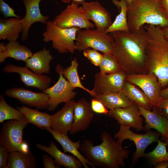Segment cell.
<instances>
[{"mask_svg": "<svg viewBox=\"0 0 168 168\" xmlns=\"http://www.w3.org/2000/svg\"><path fill=\"white\" fill-rule=\"evenodd\" d=\"M17 109L24 114L29 123L41 129L50 128L51 115L49 114L25 105L18 107Z\"/></svg>", "mask_w": 168, "mask_h": 168, "instance_id": "obj_28", "label": "cell"}, {"mask_svg": "<svg viewBox=\"0 0 168 168\" xmlns=\"http://www.w3.org/2000/svg\"><path fill=\"white\" fill-rule=\"evenodd\" d=\"M127 76L123 70L110 74L96 73L94 76L92 91L96 94L122 91Z\"/></svg>", "mask_w": 168, "mask_h": 168, "instance_id": "obj_12", "label": "cell"}, {"mask_svg": "<svg viewBox=\"0 0 168 168\" xmlns=\"http://www.w3.org/2000/svg\"><path fill=\"white\" fill-rule=\"evenodd\" d=\"M141 115L144 117L146 124L145 130L153 128L156 130L164 138H168V119L164 117L153 107L152 111L140 106H138Z\"/></svg>", "mask_w": 168, "mask_h": 168, "instance_id": "obj_20", "label": "cell"}, {"mask_svg": "<svg viewBox=\"0 0 168 168\" xmlns=\"http://www.w3.org/2000/svg\"><path fill=\"white\" fill-rule=\"evenodd\" d=\"M0 11L5 18L21 17V16L17 15L15 13V10L3 0H0Z\"/></svg>", "mask_w": 168, "mask_h": 168, "instance_id": "obj_36", "label": "cell"}, {"mask_svg": "<svg viewBox=\"0 0 168 168\" xmlns=\"http://www.w3.org/2000/svg\"><path fill=\"white\" fill-rule=\"evenodd\" d=\"M167 142H168V138H167Z\"/></svg>", "mask_w": 168, "mask_h": 168, "instance_id": "obj_48", "label": "cell"}, {"mask_svg": "<svg viewBox=\"0 0 168 168\" xmlns=\"http://www.w3.org/2000/svg\"><path fill=\"white\" fill-rule=\"evenodd\" d=\"M43 162L44 167L45 168H58L55 160L51 157L46 155H44L43 157Z\"/></svg>", "mask_w": 168, "mask_h": 168, "instance_id": "obj_39", "label": "cell"}, {"mask_svg": "<svg viewBox=\"0 0 168 168\" xmlns=\"http://www.w3.org/2000/svg\"><path fill=\"white\" fill-rule=\"evenodd\" d=\"M75 42L77 50L79 51L91 48L103 54H112V36L96 29L80 30L77 33Z\"/></svg>", "mask_w": 168, "mask_h": 168, "instance_id": "obj_7", "label": "cell"}, {"mask_svg": "<svg viewBox=\"0 0 168 168\" xmlns=\"http://www.w3.org/2000/svg\"><path fill=\"white\" fill-rule=\"evenodd\" d=\"M99 67L100 72L103 74L112 73L123 70L112 54H103Z\"/></svg>", "mask_w": 168, "mask_h": 168, "instance_id": "obj_33", "label": "cell"}, {"mask_svg": "<svg viewBox=\"0 0 168 168\" xmlns=\"http://www.w3.org/2000/svg\"><path fill=\"white\" fill-rule=\"evenodd\" d=\"M31 51L27 47L15 41H9L5 44H0V63L4 62L8 58L25 62L33 54Z\"/></svg>", "mask_w": 168, "mask_h": 168, "instance_id": "obj_21", "label": "cell"}, {"mask_svg": "<svg viewBox=\"0 0 168 168\" xmlns=\"http://www.w3.org/2000/svg\"><path fill=\"white\" fill-rule=\"evenodd\" d=\"M85 0H60L61 2L64 3L69 4L73 2L78 5L81 4L82 3L85 1Z\"/></svg>", "mask_w": 168, "mask_h": 168, "instance_id": "obj_44", "label": "cell"}, {"mask_svg": "<svg viewBox=\"0 0 168 168\" xmlns=\"http://www.w3.org/2000/svg\"><path fill=\"white\" fill-rule=\"evenodd\" d=\"M75 102L72 100L65 103L62 108L51 115V128L59 133L67 135L73 122Z\"/></svg>", "mask_w": 168, "mask_h": 168, "instance_id": "obj_18", "label": "cell"}, {"mask_svg": "<svg viewBox=\"0 0 168 168\" xmlns=\"http://www.w3.org/2000/svg\"><path fill=\"white\" fill-rule=\"evenodd\" d=\"M78 63L77 59L74 58L71 62L70 65L63 70L62 72L64 77L67 79L75 88H79L86 91L93 97L96 94L92 90L86 88L83 85L80 80L78 73Z\"/></svg>", "mask_w": 168, "mask_h": 168, "instance_id": "obj_31", "label": "cell"}, {"mask_svg": "<svg viewBox=\"0 0 168 168\" xmlns=\"http://www.w3.org/2000/svg\"><path fill=\"white\" fill-rule=\"evenodd\" d=\"M5 94L22 104L39 109L47 108L48 106L49 96L43 91L36 92L23 88L14 87L6 90Z\"/></svg>", "mask_w": 168, "mask_h": 168, "instance_id": "obj_14", "label": "cell"}, {"mask_svg": "<svg viewBox=\"0 0 168 168\" xmlns=\"http://www.w3.org/2000/svg\"><path fill=\"white\" fill-rule=\"evenodd\" d=\"M80 29L76 27L62 28L53 21L49 20L42 34L43 40L45 42H51L53 48L60 53H73L77 50L76 38L77 31Z\"/></svg>", "mask_w": 168, "mask_h": 168, "instance_id": "obj_5", "label": "cell"}, {"mask_svg": "<svg viewBox=\"0 0 168 168\" xmlns=\"http://www.w3.org/2000/svg\"><path fill=\"white\" fill-rule=\"evenodd\" d=\"M160 1L164 11L168 15V0H160Z\"/></svg>", "mask_w": 168, "mask_h": 168, "instance_id": "obj_41", "label": "cell"}, {"mask_svg": "<svg viewBox=\"0 0 168 168\" xmlns=\"http://www.w3.org/2000/svg\"><path fill=\"white\" fill-rule=\"evenodd\" d=\"M42 0H22L25 7L26 13L22 18L23 30L21 40L24 41L27 39L28 32L31 26L36 22L46 24L49 21V16H45L41 13L40 3Z\"/></svg>", "mask_w": 168, "mask_h": 168, "instance_id": "obj_19", "label": "cell"}, {"mask_svg": "<svg viewBox=\"0 0 168 168\" xmlns=\"http://www.w3.org/2000/svg\"><path fill=\"white\" fill-rule=\"evenodd\" d=\"M36 146L52 156L59 167L61 165L67 168H81L83 166L82 163L77 158L73 155H68L63 152L52 142H50L49 146L39 143L37 144Z\"/></svg>", "mask_w": 168, "mask_h": 168, "instance_id": "obj_22", "label": "cell"}, {"mask_svg": "<svg viewBox=\"0 0 168 168\" xmlns=\"http://www.w3.org/2000/svg\"><path fill=\"white\" fill-rule=\"evenodd\" d=\"M110 34L114 39L112 54L126 74L148 72L146 48L148 35L144 26L134 32Z\"/></svg>", "mask_w": 168, "mask_h": 168, "instance_id": "obj_1", "label": "cell"}, {"mask_svg": "<svg viewBox=\"0 0 168 168\" xmlns=\"http://www.w3.org/2000/svg\"><path fill=\"white\" fill-rule=\"evenodd\" d=\"M28 123L26 119L11 120L4 123L0 131V145L5 147L10 152H29V145L22 138L23 129Z\"/></svg>", "mask_w": 168, "mask_h": 168, "instance_id": "obj_6", "label": "cell"}, {"mask_svg": "<svg viewBox=\"0 0 168 168\" xmlns=\"http://www.w3.org/2000/svg\"><path fill=\"white\" fill-rule=\"evenodd\" d=\"M160 94L162 99H168V87L162 90H161Z\"/></svg>", "mask_w": 168, "mask_h": 168, "instance_id": "obj_43", "label": "cell"}, {"mask_svg": "<svg viewBox=\"0 0 168 168\" xmlns=\"http://www.w3.org/2000/svg\"><path fill=\"white\" fill-rule=\"evenodd\" d=\"M51 133L54 138L62 146L64 152H68L77 158L82 163L85 168H88V165L92 167L91 163L80 152L81 141L74 142L68 137L67 135L59 133L50 128L45 129Z\"/></svg>", "mask_w": 168, "mask_h": 168, "instance_id": "obj_23", "label": "cell"}, {"mask_svg": "<svg viewBox=\"0 0 168 168\" xmlns=\"http://www.w3.org/2000/svg\"><path fill=\"white\" fill-rule=\"evenodd\" d=\"M148 35L146 48L148 72L157 77L161 87L168 85V41L161 28L152 25L144 26Z\"/></svg>", "mask_w": 168, "mask_h": 168, "instance_id": "obj_3", "label": "cell"}, {"mask_svg": "<svg viewBox=\"0 0 168 168\" xmlns=\"http://www.w3.org/2000/svg\"><path fill=\"white\" fill-rule=\"evenodd\" d=\"M54 58L50 50L44 48L33 53L25 62L26 66L37 74L48 73L50 71V63Z\"/></svg>", "mask_w": 168, "mask_h": 168, "instance_id": "obj_24", "label": "cell"}, {"mask_svg": "<svg viewBox=\"0 0 168 168\" xmlns=\"http://www.w3.org/2000/svg\"><path fill=\"white\" fill-rule=\"evenodd\" d=\"M81 4L87 17L94 22L96 29L105 32L112 24L110 12L98 0L84 1Z\"/></svg>", "mask_w": 168, "mask_h": 168, "instance_id": "obj_15", "label": "cell"}, {"mask_svg": "<svg viewBox=\"0 0 168 168\" xmlns=\"http://www.w3.org/2000/svg\"><path fill=\"white\" fill-rule=\"evenodd\" d=\"M127 21L129 31L139 30L145 24L168 27V15L160 0H134L128 6Z\"/></svg>", "mask_w": 168, "mask_h": 168, "instance_id": "obj_4", "label": "cell"}, {"mask_svg": "<svg viewBox=\"0 0 168 168\" xmlns=\"http://www.w3.org/2000/svg\"><path fill=\"white\" fill-rule=\"evenodd\" d=\"M165 111L166 113V114L167 116L168 117V110H165Z\"/></svg>", "mask_w": 168, "mask_h": 168, "instance_id": "obj_47", "label": "cell"}, {"mask_svg": "<svg viewBox=\"0 0 168 168\" xmlns=\"http://www.w3.org/2000/svg\"><path fill=\"white\" fill-rule=\"evenodd\" d=\"M127 4V6H129L132 4L134 0H125Z\"/></svg>", "mask_w": 168, "mask_h": 168, "instance_id": "obj_46", "label": "cell"}, {"mask_svg": "<svg viewBox=\"0 0 168 168\" xmlns=\"http://www.w3.org/2000/svg\"><path fill=\"white\" fill-rule=\"evenodd\" d=\"M34 155L30 151L10 152L7 163L4 168H32L36 167Z\"/></svg>", "mask_w": 168, "mask_h": 168, "instance_id": "obj_29", "label": "cell"}, {"mask_svg": "<svg viewBox=\"0 0 168 168\" xmlns=\"http://www.w3.org/2000/svg\"><path fill=\"white\" fill-rule=\"evenodd\" d=\"M126 80L141 89L149 98L153 107L159 108L163 99L160 94L161 86L154 74L148 72L128 75Z\"/></svg>", "mask_w": 168, "mask_h": 168, "instance_id": "obj_11", "label": "cell"}, {"mask_svg": "<svg viewBox=\"0 0 168 168\" xmlns=\"http://www.w3.org/2000/svg\"><path fill=\"white\" fill-rule=\"evenodd\" d=\"M158 108L168 110V99H162Z\"/></svg>", "mask_w": 168, "mask_h": 168, "instance_id": "obj_40", "label": "cell"}, {"mask_svg": "<svg viewBox=\"0 0 168 168\" xmlns=\"http://www.w3.org/2000/svg\"><path fill=\"white\" fill-rule=\"evenodd\" d=\"M164 37L168 41V27L161 28Z\"/></svg>", "mask_w": 168, "mask_h": 168, "instance_id": "obj_45", "label": "cell"}, {"mask_svg": "<svg viewBox=\"0 0 168 168\" xmlns=\"http://www.w3.org/2000/svg\"><path fill=\"white\" fill-rule=\"evenodd\" d=\"M92 109L94 112L98 114H108V111L104 105L99 100L92 99L91 103Z\"/></svg>", "mask_w": 168, "mask_h": 168, "instance_id": "obj_37", "label": "cell"}, {"mask_svg": "<svg viewBox=\"0 0 168 168\" xmlns=\"http://www.w3.org/2000/svg\"><path fill=\"white\" fill-rule=\"evenodd\" d=\"M8 150L5 147L0 146V168H4L7 163L9 153Z\"/></svg>", "mask_w": 168, "mask_h": 168, "instance_id": "obj_38", "label": "cell"}, {"mask_svg": "<svg viewBox=\"0 0 168 168\" xmlns=\"http://www.w3.org/2000/svg\"><path fill=\"white\" fill-rule=\"evenodd\" d=\"M3 71L8 73H18L21 80L26 86L35 88L42 91L49 87L51 81L50 77L35 73L26 66L22 67L9 64L4 68Z\"/></svg>", "mask_w": 168, "mask_h": 168, "instance_id": "obj_13", "label": "cell"}, {"mask_svg": "<svg viewBox=\"0 0 168 168\" xmlns=\"http://www.w3.org/2000/svg\"><path fill=\"white\" fill-rule=\"evenodd\" d=\"M93 97L101 102L106 108L111 111L128 107L133 103L122 91L96 94Z\"/></svg>", "mask_w": 168, "mask_h": 168, "instance_id": "obj_26", "label": "cell"}, {"mask_svg": "<svg viewBox=\"0 0 168 168\" xmlns=\"http://www.w3.org/2000/svg\"><path fill=\"white\" fill-rule=\"evenodd\" d=\"M102 141L99 145H93L90 139L81 143L80 150L92 167L119 168L124 166V160L128 156L129 151L123 148L106 131L100 136Z\"/></svg>", "mask_w": 168, "mask_h": 168, "instance_id": "obj_2", "label": "cell"}, {"mask_svg": "<svg viewBox=\"0 0 168 168\" xmlns=\"http://www.w3.org/2000/svg\"><path fill=\"white\" fill-rule=\"evenodd\" d=\"M158 144L152 151L146 154V156L154 165L161 161H168V152L166 147L167 144L158 140Z\"/></svg>", "mask_w": 168, "mask_h": 168, "instance_id": "obj_34", "label": "cell"}, {"mask_svg": "<svg viewBox=\"0 0 168 168\" xmlns=\"http://www.w3.org/2000/svg\"><path fill=\"white\" fill-rule=\"evenodd\" d=\"M24 114L18 109L9 105L5 100L3 96L0 97V122L7 120H21L26 119Z\"/></svg>", "mask_w": 168, "mask_h": 168, "instance_id": "obj_32", "label": "cell"}, {"mask_svg": "<svg viewBox=\"0 0 168 168\" xmlns=\"http://www.w3.org/2000/svg\"><path fill=\"white\" fill-rule=\"evenodd\" d=\"M63 70L61 66L58 64L56 68V70L59 75L58 81L53 86L43 91L49 97L47 108L49 111H53L61 103H65L72 100L77 95V93L74 91L75 88L64 77Z\"/></svg>", "mask_w": 168, "mask_h": 168, "instance_id": "obj_9", "label": "cell"}, {"mask_svg": "<svg viewBox=\"0 0 168 168\" xmlns=\"http://www.w3.org/2000/svg\"><path fill=\"white\" fill-rule=\"evenodd\" d=\"M23 25L21 18L0 19V40L16 41L23 32Z\"/></svg>", "mask_w": 168, "mask_h": 168, "instance_id": "obj_25", "label": "cell"}, {"mask_svg": "<svg viewBox=\"0 0 168 168\" xmlns=\"http://www.w3.org/2000/svg\"><path fill=\"white\" fill-rule=\"evenodd\" d=\"M156 168H166L168 167V161H164L158 162L155 165Z\"/></svg>", "mask_w": 168, "mask_h": 168, "instance_id": "obj_42", "label": "cell"}, {"mask_svg": "<svg viewBox=\"0 0 168 168\" xmlns=\"http://www.w3.org/2000/svg\"><path fill=\"white\" fill-rule=\"evenodd\" d=\"M83 51V54L85 57L95 66H99L103 58V55L97 50L91 48L87 49Z\"/></svg>", "mask_w": 168, "mask_h": 168, "instance_id": "obj_35", "label": "cell"}, {"mask_svg": "<svg viewBox=\"0 0 168 168\" xmlns=\"http://www.w3.org/2000/svg\"><path fill=\"white\" fill-rule=\"evenodd\" d=\"M94 116L91 103L84 98L76 102L74 107V118L71 130V135L86 130L89 127Z\"/></svg>", "mask_w": 168, "mask_h": 168, "instance_id": "obj_16", "label": "cell"}, {"mask_svg": "<svg viewBox=\"0 0 168 168\" xmlns=\"http://www.w3.org/2000/svg\"><path fill=\"white\" fill-rule=\"evenodd\" d=\"M118 8L119 14L116 16L111 25L105 31L106 33L116 31H129L128 25L127 13V4L125 0H111Z\"/></svg>", "mask_w": 168, "mask_h": 168, "instance_id": "obj_30", "label": "cell"}, {"mask_svg": "<svg viewBox=\"0 0 168 168\" xmlns=\"http://www.w3.org/2000/svg\"><path fill=\"white\" fill-rule=\"evenodd\" d=\"M108 115L120 125L132 127L137 131L145 130L140 111L138 106L134 103L126 108L110 110Z\"/></svg>", "mask_w": 168, "mask_h": 168, "instance_id": "obj_17", "label": "cell"}, {"mask_svg": "<svg viewBox=\"0 0 168 168\" xmlns=\"http://www.w3.org/2000/svg\"><path fill=\"white\" fill-rule=\"evenodd\" d=\"M130 128L120 125L119 130L115 134L114 137L117 139L116 142L120 145L126 139H129L134 143L136 150L133 156L132 166L140 158L146 156V148L152 143L158 142L160 135L158 133L150 130L144 134L136 133L130 130Z\"/></svg>", "mask_w": 168, "mask_h": 168, "instance_id": "obj_8", "label": "cell"}, {"mask_svg": "<svg viewBox=\"0 0 168 168\" xmlns=\"http://www.w3.org/2000/svg\"><path fill=\"white\" fill-rule=\"evenodd\" d=\"M53 21L57 26L63 28L76 27L81 29H86L95 27L87 17L83 7L73 2L69 4Z\"/></svg>", "mask_w": 168, "mask_h": 168, "instance_id": "obj_10", "label": "cell"}, {"mask_svg": "<svg viewBox=\"0 0 168 168\" xmlns=\"http://www.w3.org/2000/svg\"><path fill=\"white\" fill-rule=\"evenodd\" d=\"M122 91L133 103L151 110L153 106L149 98L139 87L125 80Z\"/></svg>", "mask_w": 168, "mask_h": 168, "instance_id": "obj_27", "label": "cell"}]
</instances>
